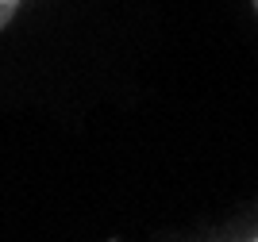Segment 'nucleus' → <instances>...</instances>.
<instances>
[{
  "label": "nucleus",
  "instance_id": "obj_1",
  "mask_svg": "<svg viewBox=\"0 0 258 242\" xmlns=\"http://www.w3.org/2000/svg\"><path fill=\"white\" fill-rule=\"evenodd\" d=\"M16 8H20V0H0V31L12 23V16H16Z\"/></svg>",
  "mask_w": 258,
  "mask_h": 242
},
{
  "label": "nucleus",
  "instance_id": "obj_2",
  "mask_svg": "<svg viewBox=\"0 0 258 242\" xmlns=\"http://www.w3.org/2000/svg\"><path fill=\"white\" fill-rule=\"evenodd\" d=\"M254 12H258V0H254Z\"/></svg>",
  "mask_w": 258,
  "mask_h": 242
}]
</instances>
